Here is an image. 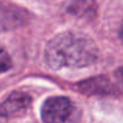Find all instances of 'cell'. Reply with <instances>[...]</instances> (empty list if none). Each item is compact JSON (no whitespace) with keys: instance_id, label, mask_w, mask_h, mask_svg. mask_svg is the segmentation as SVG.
Listing matches in <instances>:
<instances>
[{"instance_id":"1","label":"cell","mask_w":123,"mask_h":123,"mask_svg":"<svg viewBox=\"0 0 123 123\" xmlns=\"http://www.w3.org/2000/svg\"><path fill=\"white\" fill-rule=\"evenodd\" d=\"M98 58L95 42L82 33H60L49 40L45 48V62L53 70L89 67Z\"/></svg>"},{"instance_id":"2","label":"cell","mask_w":123,"mask_h":123,"mask_svg":"<svg viewBox=\"0 0 123 123\" xmlns=\"http://www.w3.org/2000/svg\"><path fill=\"white\" fill-rule=\"evenodd\" d=\"M41 119L43 123H79L81 110L70 98L54 95L43 101Z\"/></svg>"},{"instance_id":"3","label":"cell","mask_w":123,"mask_h":123,"mask_svg":"<svg viewBox=\"0 0 123 123\" xmlns=\"http://www.w3.org/2000/svg\"><path fill=\"white\" fill-rule=\"evenodd\" d=\"M31 105V97L28 93L24 92H12L10 93L4 101L1 103L0 112H1L3 118H11V117H18L21 115H24Z\"/></svg>"},{"instance_id":"4","label":"cell","mask_w":123,"mask_h":123,"mask_svg":"<svg viewBox=\"0 0 123 123\" xmlns=\"http://www.w3.org/2000/svg\"><path fill=\"white\" fill-rule=\"evenodd\" d=\"M76 87L80 92L89 95H110L117 92L115 85L111 83V81L104 76L81 81L76 85Z\"/></svg>"},{"instance_id":"5","label":"cell","mask_w":123,"mask_h":123,"mask_svg":"<svg viewBox=\"0 0 123 123\" xmlns=\"http://www.w3.org/2000/svg\"><path fill=\"white\" fill-rule=\"evenodd\" d=\"M28 18V12L12 4L4 3L1 6V28L3 30L13 29L23 24Z\"/></svg>"},{"instance_id":"6","label":"cell","mask_w":123,"mask_h":123,"mask_svg":"<svg viewBox=\"0 0 123 123\" xmlns=\"http://www.w3.org/2000/svg\"><path fill=\"white\" fill-rule=\"evenodd\" d=\"M68 11L75 16H87L88 13L94 11V1L93 0H75L69 6Z\"/></svg>"},{"instance_id":"7","label":"cell","mask_w":123,"mask_h":123,"mask_svg":"<svg viewBox=\"0 0 123 123\" xmlns=\"http://www.w3.org/2000/svg\"><path fill=\"white\" fill-rule=\"evenodd\" d=\"M0 64H1V73H6L7 70L11 69L12 67V62L10 55L7 54V52L5 51V48L1 49V57H0Z\"/></svg>"},{"instance_id":"8","label":"cell","mask_w":123,"mask_h":123,"mask_svg":"<svg viewBox=\"0 0 123 123\" xmlns=\"http://www.w3.org/2000/svg\"><path fill=\"white\" fill-rule=\"evenodd\" d=\"M115 77H116V80H117L118 85L123 88V67L118 68V69L115 71Z\"/></svg>"},{"instance_id":"9","label":"cell","mask_w":123,"mask_h":123,"mask_svg":"<svg viewBox=\"0 0 123 123\" xmlns=\"http://www.w3.org/2000/svg\"><path fill=\"white\" fill-rule=\"evenodd\" d=\"M119 37H121V40L123 41V23H122V25H121V29H119Z\"/></svg>"}]
</instances>
